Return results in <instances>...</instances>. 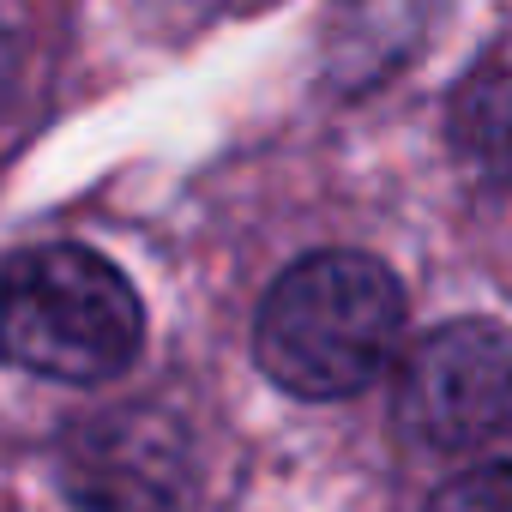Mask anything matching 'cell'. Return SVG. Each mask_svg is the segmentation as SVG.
I'll use <instances>...</instances> for the list:
<instances>
[{
    "mask_svg": "<svg viewBox=\"0 0 512 512\" xmlns=\"http://www.w3.org/2000/svg\"><path fill=\"white\" fill-rule=\"evenodd\" d=\"M404 338L398 278L356 247L296 260L253 314V362L290 398L362 392Z\"/></svg>",
    "mask_w": 512,
    "mask_h": 512,
    "instance_id": "obj_1",
    "label": "cell"
},
{
    "mask_svg": "<svg viewBox=\"0 0 512 512\" xmlns=\"http://www.w3.org/2000/svg\"><path fill=\"white\" fill-rule=\"evenodd\" d=\"M145 338L139 290L85 241H43L0 272V356L37 380L103 386Z\"/></svg>",
    "mask_w": 512,
    "mask_h": 512,
    "instance_id": "obj_2",
    "label": "cell"
},
{
    "mask_svg": "<svg viewBox=\"0 0 512 512\" xmlns=\"http://www.w3.org/2000/svg\"><path fill=\"white\" fill-rule=\"evenodd\" d=\"M199 452L163 404H115L61 434V488L79 512H181Z\"/></svg>",
    "mask_w": 512,
    "mask_h": 512,
    "instance_id": "obj_3",
    "label": "cell"
},
{
    "mask_svg": "<svg viewBox=\"0 0 512 512\" xmlns=\"http://www.w3.org/2000/svg\"><path fill=\"white\" fill-rule=\"evenodd\" d=\"M506 410H512V362H506V332L494 320L440 326L398 368L392 416L428 452L494 446L506 434Z\"/></svg>",
    "mask_w": 512,
    "mask_h": 512,
    "instance_id": "obj_4",
    "label": "cell"
},
{
    "mask_svg": "<svg viewBox=\"0 0 512 512\" xmlns=\"http://www.w3.org/2000/svg\"><path fill=\"white\" fill-rule=\"evenodd\" d=\"M452 145L470 169H482L488 187H500V175H506V55L500 49H488L476 61V73L458 85Z\"/></svg>",
    "mask_w": 512,
    "mask_h": 512,
    "instance_id": "obj_5",
    "label": "cell"
},
{
    "mask_svg": "<svg viewBox=\"0 0 512 512\" xmlns=\"http://www.w3.org/2000/svg\"><path fill=\"white\" fill-rule=\"evenodd\" d=\"M428 512H506V464L488 458V464L464 470L458 482H446L428 500Z\"/></svg>",
    "mask_w": 512,
    "mask_h": 512,
    "instance_id": "obj_6",
    "label": "cell"
}]
</instances>
